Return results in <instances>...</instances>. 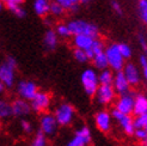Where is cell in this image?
I'll list each match as a JSON object with an SVG mask.
<instances>
[{
  "label": "cell",
  "mask_w": 147,
  "mask_h": 146,
  "mask_svg": "<svg viewBox=\"0 0 147 146\" xmlns=\"http://www.w3.org/2000/svg\"><path fill=\"white\" fill-rule=\"evenodd\" d=\"M104 54L107 56L110 70H113L114 72L122 71L124 64H126V60H124L123 56L121 55L119 47H117V43H111V45H109V46H105Z\"/></svg>",
  "instance_id": "cell-5"
},
{
  "label": "cell",
  "mask_w": 147,
  "mask_h": 146,
  "mask_svg": "<svg viewBox=\"0 0 147 146\" xmlns=\"http://www.w3.org/2000/svg\"><path fill=\"white\" fill-rule=\"evenodd\" d=\"M80 83L87 96L93 97L96 93L97 87L99 86L98 82V72L94 68H86L80 74Z\"/></svg>",
  "instance_id": "cell-4"
},
{
  "label": "cell",
  "mask_w": 147,
  "mask_h": 146,
  "mask_svg": "<svg viewBox=\"0 0 147 146\" xmlns=\"http://www.w3.org/2000/svg\"><path fill=\"white\" fill-rule=\"evenodd\" d=\"M145 144H146V145H145V146H147V139H146V141H145Z\"/></svg>",
  "instance_id": "cell-43"
},
{
  "label": "cell",
  "mask_w": 147,
  "mask_h": 146,
  "mask_svg": "<svg viewBox=\"0 0 147 146\" xmlns=\"http://www.w3.org/2000/svg\"><path fill=\"white\" fill-rule=\"evenodd\" d=\"M79 4H86V3H89L90 0H78Z\"/></svg>",
  "instance_id": "cell-41"
},
{
  "label": "cell",
  "mask_w": 147,
  "mask_h": 146,
  "mask_svg": "<svg viewBox=\"0 0 147 146\" xmlns=\"http://www.w3.org/2000/svg\"><path fill=\"white\" fill-rule=\"evenodd\" d=\"M133 122H134L135 128H142L147 132V113L135 116L133 119Z\"/></svg>",
  "instance_id": "cell-31"
},
{
  "label": "cell",
  "mask_w": 147,
  "mask_h": 146,
  "mask_svg": "<svg viewBox=\"0 0 147 146\" xmlns=\"http://www.w3.org/2000/svg\"><path fill=\"white\" fill-rule=\"evenodd\" d=\"M38 91V86L32 80H19L16 84V93L19 98H23L25 101H31L32 97Z\"/></svg>",
  "instance_id": "cell-11"
},
{
  "label": "cell",
  "mask_w": 147,
  "mask_h": 146,
  "mask_svg": "<svg viewBox=\"0 0 147 146\" xmlns=\"http://www.w3.org/2000/svg\"><path fill=\"white\" fill-rule=\"evenodd\" d=\"M6 7L17 18H24L26 16V11L24 10V7L22 6V5H9V6H6Z\"/></svg>",
  "instance_id": "cell-32"
},
{
  "label": "cell",
  "mask_w": 147,
  "mask_h": 146,
  "mask_svg": "<svg viewBox=\"0 0 147 146\" xmlns=\"http://www.w3.org/2000/svg\"><path fill=\"white\" fill-rule=\"evenodd\" d=\"M111 85L114 87V90L116 91V93H119V95L130 91V87H131L122 71H117L114 73V80Z\"/></svg>",
  "instance_id": "cell-16"
},
{
  "label": "cell",
  "mask_w": 147,
  "mask_h": 146,
  "mask_svg": "<svg viewBox=\"0 0 147 146\" xmlns=\"http://www.w3.org/2000/svg\"><path fill=\"white\" fill-rule=\"evenodd\" d=\"M59 127L60 126H59L54 114H50V113H43L42 114V116L40 118V130L47 138L54 137L57 133Z\"/></svg>",
  "instance_id": "cell-8"
},
{
  "label": "cell",
  "mask_w": 147,
  "mask_h": 146,
  "mask_svg": "<svg viewBox=\"0 0 147 146\" xmlns=\"http://www.w3.org/2000/svg\"><path fill=\"white\" fill-rule=\"evenodd\" d=\"M116 91L114 90L113 85H100L97 87L96 93L93 95V97L96 98V102L99 105H109L114 103L116 99Z\"/></svg>",
  "instance_id": "cell-10"
},
{
  "label": "cell",
  "mask_w": 147,
  "mask_h": 146,
  "mask_svg": "<svg viewBox=\"0 0 147 146\" xmlns=\"http://www.w3.org/2000/svg\"><path fill=\"white\" fill-rule=\"evenodd\" d=\"M138 10H139V14H140L142 22L147 25V0H139Z\"/></svg>",
  "instance_id": "cell-33"
},
{
  "label": "cell",
  "mask_w": 147,
  "mask_h": 146,
  "mask_svg": "<svg viewBox=\"0 0 147 146\" xmlns=\"http://www.w3.org/2000/svg\"><path fill=\"white\" fill-rule=\"evenodd\" d=\"M92 141L91 130L87 126H82L76 130L72 139L68 140L66 146H90Z\"/></svg>",
  "instance_id": "cell-12"
},
{
  "label": "cell",
  "mask_w": 147,
  "mask_h": 146,
  "mask_svg": "<svg viewBox=\"0 0 147 146\" xmlns=\"http://www.w3.org/2000/svg\"><path fill=\"white\" fill-rule=\"evenodd\" d=\"M49 4L50 0H34V12L38 17H47L49 14Z\"/></svg>",
  "instance_id": "cell-20"
},
{
  "label": "cell",
  "mask_w": 147,
  "mask_h": 146,
  "mask_svg": "<svg viewBox=\"0 0 147 146\" xmlns=\"http://www.w3.org/2000/svg\"><path fill=\"white\" fill-rule=\"evenodd\" d=\"M55 32L57 35V37H61V39H69L72 36V32L69 30V28L67 24L65 23H59L56 26H55Z\"/></svg>",
  "instance_id": "cell-26"
},
{
  "label": "cell",
  "mask_w": 147,
  "mask_h": 146,
  "mask_svg": "<svg viewBox=\"0 0 147 146\" xmlns=\"http://www.w3.org/2000/svg\"><path fill=\"white\" fill-rule=\"evenodd\" d=\"M65 9L61 6V5H59L56 1H50L49 4V14H51L53 17H61L63 16V13H65Z\"/></svg>",
  "instance_id": "cell-27"
},
{
  "label": "cell",
  "mask_w": 147,
  "mask_h": 146,
  "mask_svg": "<svg viewBox=\"0 0 147 146\" xmlns=\"http://www.w3.org/2000/svg\"><path fill=\"white\" fill-rule=\"evenodd\" d=\"M111 118L119 123L121 129L124 132V134L128 135V137H133V133L135 130V127H134V122H133V116L131 115H128V114H123L119 110H116L114 108L111 110Z\"/></svg>",
  "instance_id": "cell-7"
},
{
  "label": "cell",
  "mask_w": 147,
  "mask_h": 146,
  "mask_svg": "<svg viewBox=\"0 0 147 146\" xmlns=\"http://www.w3.org/2000/svg\"><path fill=\"white\" fill-rule=\"evenodd\" d=\"M93 40H94L93 37H91V36H87V35H73L72 42H73V46H74V48L87 50V49H90Z\"/></svg>",
  "instance_id": "cell-18"
},
{
  "label": "cell",
  "mask_w": 147,
  "mask_h": 146,
  "mask_svg": "<svg viewBox=\"0 0 147 146\" xmlns=\"http://www.w3.org/2000/svg\"><path fill=\"white\" fill-rule=\"evenodd\" d=\"M3 4L9 6V5H22L24 3V0H1Z\"/></svg>",
  "instance_id": "cell-38"
},
{
  "label": "cell",
  "mask_w": 147,
  "mask_h": 146,
  "mask_svg": "<svg viewBox=\"0 0 147 146\" xmlns=\"http://www.w3.org/2000/svg\"><path fill=\"white\" fill-rule=\"evenodd\" d=\"M20 129L23 130V133L25 134H31L32 133V130H34V126H32V123L26 120V119H22L20 120Z\"/></svg>",
  "instance_id": "cell-34"
},
{
  "label": "cell",
  "mask_w": 147,
  "mask_h": 146,
  "mask_svg": "<svg viewBox=\"0 0 147 146\" xmlns=\"http://www.w3.org/2000/svg\"><path fill=\"white\" fill-rule=\"evenodd\" d=\"M0 126H1V120H0Z\"/></svg>",
  "instance_id": "cell-44"
},
{
  "label": "cell",
  "mask_w": 147,
  "mask_h": 146,
  "mask_svg": "<svg viewBox=\"0 0 147 146\" xmlns=\"http://www.w3.org/2000/svg\"><path fill=\"white\" fill-rule=\"evenodd\" d=\"M94 125L102 133H109L113 128V118L108 110H99L94 115Z\"/></svg>",
  "instance_id": "cell-13"
},
{
  "label": "cell",
  "mask_w": 147,
  "mask_h": 146,
  "mask_svg": "<svg viewBox=\"0 0 147 146\" xmlns=\"http://www.w3.org/2000/svg\"><path fill=\"white\" fill-rule=\"evenodd\" d=\"M91 61L93 62V66H94V70H98V71H102V70H105V68H109V65H108V60H107V56L103 53H99V54H96L94 55Z\"/></svg>",
  "instance_id": "cell-22"
},
{
  "label": "cell",
  "mask_w": 147,
  "mask_h": 146,
  "mask_svg": "<svg viewBox=\"0 0 147 146\" xmlns=\"http://www.w3.org/2000/svg\"><path fill=\"white\" fill-rule=\"evenodd\" d=\"M73 57H74L76 61L79 62V64H86V62L90 61L86 50L78 49V48H74V50H73Z\"/></svg>",
  "instance_id": "cell-28"
},
{
  "label": "cell",
  "mask_w": 147,
  "mask_h": 146,
  "mask_svg": "<svg viewBox=\"0 0 147 146\" xmlns=\"http://www.w3.org/2000/svg\"><path fill=\"white\" fill-rule=\"evenodd\" d=\"M5 91H6V87H5V85L0 82V96H3V95L5 93Z\"/></svg>",
  "instance_id": "cell-40"
},
{
  "label": "cell",
  "mask_w": 147,
  "mask_h": 146,
  "mask_svg": "<svg viewBox=\"0 0 147 146\" xmlns=\"http://www.w3.org/2000/svg\"><path fill=\"white\" fill-rule=\"evenodd\" d=\"M147 113V96L142 93L135 95L134 98V108H133V115L138 116L141 114Z\"/></svg>",
  "instance_id": "cell-19"
},
{
  "label": "cell",
  "mask_w": 147,
  "mask_h": 146,
  "mask_svg": "<svg viewBox=\"0 0 147 146\" xmlns=\"http://www.w3.org/2000/svg\"><path fill=\"white\" fill-rule=\"evenodd\" d=\"M54 116L59 123V126L61 127H67L71 126L73 121L76 119V109L71 103H60L54 110Z\"/></svg>",
  "instance_id": "cell-3"
},
{
  "label": "cell",
  "mask_w": 147,
  "mask_h": 146,
  "mask_svg": "<svg viewBox=\"0 0 147 146\" xmlns=\"http://www.w3.org/2000/svg\"><path fill=\"white\" fill-rule=\"evenodd\" d=\"M42 43H43L45 50H47V52H54L59 45V37H57L55 30L48 29V30L45 32V35H43Z\"/></svg>",
  "instance_id": "cell-17"
},
{
  "label": "cell",
  "mask_w": 147,
  "mask_h": 146,
  "mask_svg": "<svg viewBox=\"0 0 147 146\" xmlns=\"http://www.w3.org/2000/svg\"><path fill=\"white\" fill-rule=\"evenodd\" d=\"M104 49H105L104 42H103L99 37H97V39H94V40H93V42H92V45H91L90 49H87V50H86V53H87V55H89V59L91 60L96 54H99V53H103V52H104Z\"/></svg>",
  "instance_id": "cell-21"
},
{
  "label": "cell",
  "mask_w": 147,
  "mask_h": 146,
  "mask_svg": "<svg viewBox=\"0 0 147 146\" xmlns=\"http://www.w3.org/2000/svg\"><path fill=\"white\" fill-rule=\"evenodd\" d=\"M114 71L110 68L102 70L98 73V82L100 85H111L114 80Z\"/></svg>",
  "instance_id": "cell-23"
},
{
  "label": "cell",
  "mask_w": 147,
  "mask_h": 146,
  "mask_svg": "<svg viewBox=\"0 0 147 146\" xmlns=\"http://www.w3.org/2000/svg\"><path fill=\"white\" fill-rule=\"evenodd\" d=\"M138 41H139V46L144 50V52H147V39L144 34H139L138 35Z\"/></svg>",
  "instance_id": "cell-37"
},
{
  "label": "cell",
  "mask_w": 147,
  "mask_h": 146,
  "mask_svg": "<svg viewBox=\"0 0 147 146\" xmlns=\"http://www.w3.org/2000/svg\"><path fill=\"white\" fill-rule=\"evenodd\" d=\"M124 77L127 78L130 86H136L141 82V72L138 68V66L133 62H126L122 68Z\"/></svg>",
  "instance_id": "cell-14"
},
{
  "label": "cell",
  "mask_w": 147,
  "mask_h": 146,
  "mask_svg": "<svg viewBox=\"0 0 147 146\" xmlns=\"http://www.w3.org/2000/svg\"><path fill=\"white\" fill-rule=\"evenodd\" d=\"M3 9H4V4H3V1H1V0H0V12L3 11Z\"/></svg>",
  "instance_id": "cell-42"
},
{
  "label": "cell",
  "mask_w": 147,
  "mask_h": 146,
  "mask_svg": "<svg viewBox=\"0 0 147 146\" xmlns=\"http://www.w3.org/2000/svg\"><path fill=\"white\" fill-rule=\"evenodd\" d=\"M12 116L11 103L5 98H0V120H9Z\"/></svg>",
  "instance_id": "cell-24"
},
{
  "label": "cell",
  "mask_w": 147,
  "mask_h": 146,
  "mask_svg": "<svg viewBox=\"0 0 147 146\" xmlns=\"http://www.w3.org/2000/svg\"><path fill=\"white\" fill-rule=\"evenodd\" d=\"M18 62L13 56H7L0 64V82L6 89H12L16 85V72Z\"/></svg>",
  "instance_id": "cell-1"
},
{
  "label": "cell",
  "mask_w": 147,
  "mask_h": 146,
  "mask_svg": "<svg viewBox=\"0 0 147 146\" xmlns=\"http://www.w3.org/2000/svg\"><path fill=\"white\" fill-rule=\"evenodd\" d=\"M69 30L73 35H87L93 39L99 37V28L91 22L85 19H72L67 23Z\"/></svg>",
  "instance_id": "cell-2"
},
{
  "label": "cell",
  "mask_w": 147,
  "mask_h": 146,
  "mask_svg": "<svg viewBox=\"0 0 147 146\" xmlns=\"http://www.w3.org/2000/svg\"><path fill=\"white\" fill-rule=\"evenodd\" d=\"M11 109H12V116L16 118H24L31 113V107L29 101H25L23 98H16L11 103Z\"/></svg>",
  "instance_id": "cell-15"
},
{
  "label": "cell",
  "mask_w": 147,
  "mask_h": 146,
  "mask_svg": "<svg viewBox=\"0 0 147 146\" xmlns=\"http://www.w3.org/2000/svg\"><path fill=\"white\" fill-rule=\"evenodd\" d=\"M59 5H61L65 11H71V12H77L79 9V1L78 0H54Z\"/></svg>",
  "instance_id": "cell-25"
},
{
  "label": "cell",
  "mask_w": 147,
  "mask_h": 146,
  "mask_svg": "<svg viewBox=\"0 0 147 146\" xmlns=\"http://www.w3.org/2000/svg\"><path fill=\"white\" fill-rule=\"evenodd\" d=\"M48 144V139L47 137L43 134L41 130H38L32 138V140L30 143V146H47Z\"/></svg>",
  "instance_id": "cell-29"
},
{
  "label": "cell",
  "mask_w": 147,
  "mask_h": 146,
  "mask_svg": "<svg viewBox=\"0 0 147 146\" xmlns=\"http://www.w3.org/2000/svg\"><path fill=\"white\" fill-rule=\"evenodd\" d=\"M31 107V112L35 113H46L51 103V97L50 95L46 91H37L36 95L32 97L31 101H29Z\"/></svg>",
  "instance_id": "cell-9"
},
{
  "label": "cell",
  "mask_w": 147,
  "mask_h": 146,
  "mask_svg": "<svg viewBox=\"0 0 147 146\" xmlns=\"http://www.w3.org/2000/svg\"><path fill=\"white\" fill-rule=\"evenodd\" d=\"M111 7L114 9V11L115 12H117V13H122V6L120 5V3L119 1H116V0H113L111 1Z\"/></svg>",
  "instance_id": "cell-39"
},
{
  "label": "cell",
  "mask_w": 147,
  "mask_h": 146,
  "mask_svg": "<svg viewBox=\"0 0 147 146\" xmlns=\"http://www.w3.org/2000/svg\"><path fill=\"white\" fill-rule=\"evenodd\" d=\"M139 64L141 67V77L147 82V55H141L139 59Z\"/></svg>",
  "instance_id": "cell-35"
},
{
  "label": "cell",
  "mask_w": 147,
  "mask_h": 146,
  "mask_svg": "<svg viewBox=\"0 0 147 146\" xmlns=\"http://www.w3.org/2000/svg\"><path fill=\"white\" fill-rule=\"evenodd\" d=\"M117 47H119V50L124 60H129L133 56V49L127 43H117Z\"/></svg>",
  "instance_id": "cell-30"
},
{
  "label": "cell",
  "mask_w": 147,
  "mask_h": 146,
  "mask_svg": "<svg viewBox=\"0 0 147 146\" xmlns=\"http://www.w3.org/2000/svg\"><path fill=\"white\" fill-rule=\"evenodd\" d=\"M134 92L128 91L121 93L119 97H116L114 101V108L116 110H119L123 114H128V115H133V108H134V98H135Z\"/></svg>",
  "instance_id": "cell-6"
},
{
  "label": "cell",
  "mask_w": 147,
  "mask_h": 146,
  "mask_svg": "<svg viewBox=\"0 0 147 146\" xmlns=\"http://www.w3.org/2000/svg\"><path fill=\"white\" fill-rule=\"evenodd\" d=\"M133 137L135 138L136 140L145 143L146 139H147V132H146L145 129H142V128H135L134 133H133Z\"/></svg>",
  "instance_id": "cell-36"
}]
</instances>
